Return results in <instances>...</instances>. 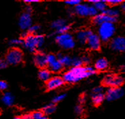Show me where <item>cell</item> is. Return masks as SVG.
<instances>
[{
	"mask_svg": "<svg viewBox=\"0 0 125 119\" xmlns=\"http://www.w3.org/2000/svg\"><path fill=\"white\" fill-rule=\"evenodd\" d=\"M83 112H84V110H83V108L82 105H80V104H78L75 106L74 108V112L75 114L78 116H81L83 114Z\"/></svg>",
	"mask_w": 125,
	"mask_h": 119,
	"instance_id": "obj_28",
	"label": "cell"
},
{
	"mask_svg": "<svg viewBox=\"0 0 125 119\" xmlns=\"http://www.w3.org/2000/svg\"><path fill=\"white\" fill-rule=\"evenodd\" d=\"M107 67H108V61L105 58L98 59L94 64L95 69L98 71H103Z\"/></svg>",
	"mask_w": 125,
	"mask_h": 119,
	"instance_id": "obj_19",
	"label": "cell"
},
{
	"mask_svg": "<svg viewBox=\"0 0 125 119\" xmlns=\"http://www.w3.org/2000/svg\"><path fill=\"white\" fill-rule=\"evenodd\" d=\"M98 14V11L93 6H90V13H89V16L91 17H95L96 14Z\"/></svg>",
	"mask_w": 125,
	"mask_h": 119,
	"instance_id": "obj_35",
	"label": "cell"
},
{
	"mask_svg": "<svg viewBox=\"0 0 125 119\" xmlns=\"http://www.w3.org/2000/svg\"><path fill=\"white\" fill-rule=\"evenodd\" d=\"M103 85L110 87H120L125 82V79L120 76L109 74L105 76L103 80Z\"/></svg>",
	"mask_w": 125,
	"mask_h": 119,
	"instance_id": "obj_6",
	"label": "cell"
},
{
	"mask_svg": "<svg viewBox=\"0 0 125 119\" xmlns=\"http://www.w3.org/2000/svg\"><path fill=\"white\" fill-rule=\"evenodd\" d=\"M106 1H107V3H108L111 6H115L118 4H120L122 2V0H107Z\"/></svg>",
	"mask_w": 125,
	"mask_h": 119,
	"instance_id": "obj_37",
	"label": "cell"
},
{
	"mask_svg": "<svg viewBox=\"0 0 125 119\" xmlns=\"http://www.w3.org/2000/svg\"><path fill=\"white\" fill-rule=\"evenodd\" d=\"M31 11H32V8H31V7L30 6H27L25 8V12H27V13L28 14H30Z\"/></svg>",
	"mask_w": 125,
	"mask_h": 119,
	"instance_id": "obj_44",
	"label": "cell"
},
{
	"mask_svg": "<svg viewBox=\"0 0 125 119\" xmlns=\"http://www.w3.org/2000/svg\"><path fill=\"white\" fill-rule=\"evenodd\" d=\"M65 3L71 6H76L78 4L81 3V1L79 0H68V1H65Z\"/></svg>",
	"mask_w": 125,
	"mask_h": 119,
	"instance_id": "obj_34",
	"label": "cell"
},
{
	"mask_svg": "<svg viewBox=\"0 0 125 119\" xmlns=\"http://www.w3.org/2000/svg\"><path fill=\"white\" fill-rule=\"evenodd\" d=\"M44 42V37L42 35L27 34L24 37L23 45L26 49L30 52H34L38 48L41 47Z\"/></svg>",
	"mask_w": 125,
	"mask_h": 119,
	"instance_id": "obj_2",
	"label": "cell"
},
{
	"mask_svg": "<svg viewBox=\"0 0 125 119\" xmlns=\"http://www.w3.org/2000/svg\"><path fill=\"white\" fill-rule=\"evenodd\" d=\"M1 102L7 106H11L13 105L14 102V97L10 92H6L3 94L1 98Z\"/></svg>",
	"mask_w": 125,
	"mask_h": 119,
	"instance_id": "obj_17",
	"label": "cell"
},
{
	"mask_svg": "<svg viewBox=\"0 0 125 119\" xmlns=\"http://www.w3.org/2000/svg\"><path fill=\"white\" fill-rule=\"evenodd\" d=\"M49 119L47 118V116H42V118H41V119Z\"/></svg>",
	"mask_w": 125,
	"mask_h": 119,
	"instance_id": "obj_48",
	"label": "cell"
},
{
	"mask_svg": "<svg viewBox=\"0 0 125 119\" xmlns=\"http://www.w3.org/2000/svg\"><path fill=\"white\" fill-rule=\"evenodd\" d=\"M124 94H125V91L122 88L110 87L106 91L105 94V99L109 102H112L121 98Z\"/></svg>",
	"mask_w": 125,
	"mask_h": 119,
	"instance_id": "obj_7",
	"label": "cell"
},
{
	"mask_svg": "<svg viewBox=\"0 0 125 119\" xmlns=\"http://www.w3.org/2000/svg\"><path fill=\"white\" fill-rule=\"evenodd\" d=\"M65 25H66V20L64 19H58V20H54L52 23H51V27L55 29L56 30H58L59 29H60L61 27L64 26Z\"/></svg>",
	"mask_w": 125,
	"mask_h": 119,
	"instance_id": "obj_25",
	"label": "cell"
},
{
	"mask_svg": "<svg viewBox=\"0 0 125 119\" xmlns=\"http://www.w3.org/2000/svg\"><path fill=\"white\" fill-rule=\"evenodd\" d=\"M56 57L63 66L68 67L72 65V58L71 57L68 55H63L61 53H59Z\"/></svg>",
	"mask_w": 125,
	"mask_h": 119,
	"instance_id": "obj_20",
	"label": "cell"
},
{
	"mask_svg": "<svg viewBox=\"0 0 125 119\" xmlns=\"http://www.w3.org/2000/svg\"><path fill=\"white\" fill-rule=\"evenodd\" d=\"M8 85L6 82L2 80H0V91H4L8 88Z\"/></svg>",
	"mask_w": 125,
	"mask_h": 119,
	"instance_id": "obj_38",
	"label": "cell"
},
{
	"mask_svg": "<svg viewBox=\"0 0 125 119\" xmlns=\"http://www.w3.org/2000/svg\"><path fill=\"white\" fill-rule=\"evenodd\" d=\"M104 13L105 14H107V16L112 18H117V17L119 15V11L118 10H117L116 8H109V9H106V10L102 12Z\"/></svg>",
	"mask_w": 125,
	"mask_h": 119,
	"instance_id": "obj_24",
	"label": "cell"
},
{
	"mask_svg": "<svg viewBox=\"0 0 125 119\" xmlns=\"http://www.w3.org/2000/svg\"><path fill=\"white\" fill-rule=\"evenodd\" d=\"M48 67L49 69L52 71H54V72H57L61 70L62 68H63V65H62V63L60 62V61L57 59L53 62H52L51 63L48 64Z\"/></svg>",
	"mask_w": 125,
	"mask_h": 119,
	"instance_id": "obj_22",
	"label": "cell"
},
{
	"mask_svg": "<svg viewBox=\"0 0 125 119\" xmlns=\"http://www.w3.org/2000/svg\"><path fill=\"white\" fill-rule=\"evenodd\" d=\"M55 110H56V106L55 105V103H51L47 105H44L42 112H43L44 114H51L55 111Z\"/></svg>",
	"mask_w": 125,
	"mask_h": 119,
	"instance_id": "obj_23",
	"label": "cell"
},
{
	"mask_svg": "<svg viewBox=\"0 0 125 119\" xmlns=\"http://www.w3.org/2000/svg\"><path fill=\"white\" fill-rule=\"evenodd\" d=\"M116 21V18H112L107 16V14L104 13L97 14L95 17L93 18V22L96 25H101L102 24L105 23H114Z\"/></svg>",
	"mask_w": 125,
	"mask_h": 119,
	"instance_id": "obj_12",
	"label": "cell"
},
{
	"mask_svg": "<svg viewBox=\"0 0 125 119\" xmlns=\"http://www.w3.org/2000/svg\"><path fill=\"white\" fill-rule=\"evenodd\" d=\"M115 33V26L112 23H105L99 26L98 31V37L101 40L107 42Z\"/></svg>",
	"mask_w": 125,
	"mask_h": 119,
	"instance_id": "obj_3",
	"label": "cell"
},
{
	"mask_svg": "<svg viewBox=\"0 0 125 119\" xmlns=\"http://www.w3.org/2000/svg\"><path fill=\"white\" fill-rule=\"evenodd\" d=\"M24 2L27 3H37V2H39V1H38V0H25V1H24Z\"/></svg>",
	"mask_w": 125,
	"mask_h": 119,
	"instance_id": "obj_43",
	"label": "cell"
},
{
	"mask_svg": "<svg viewBox=\"0 0 125 119\" xmlns=\"http://www.w3.org/2000/svg\"><path fill=\"white\" fill-rule=\"evenodd\" d=\"M22 119H31V114H24L22 116Z\"/></svg>",
	"mask_w": 125,
	"mask_h": 119,
	"instance_id": "obj_42",
	"label": "cell"
},
{
	"mask_svg": "<svg viewBox=\"0 0 125 119\" xmlns=\"http://www.w3.org/2000/svg\"><path fill=\"white\" fill-rule=\"evenodd\" d=\"M38 77L42 81H47L49 78H51V72L49 69L42 68L38 72Z\"/></svg>",
	"mask_w": 125,
	"mask_h": 119,
	"instance_id": "obj_21",
	"label": "cell"
},
{
	"mask_svg": "<svg viewBox=\"0 0 125 119\" xmlns=\"http://www.w3.org/2000/svg\"><path fill=\"white\" fill-rule=\"evenodd\" d=\"M74 11L79 16L87 17L89 16V13H90V6L85 3H79L75 6Z\"/></svg>",
	"mask_w": 125,
	"mask_h": 119,
	"instance_id": "obj_14",
	"label": "cell"
},
{
	"mask_svg": "<svg viewBox=\"0 0 125 119\" xmlns=\"http://www.w3.org/2000/svg\"><path fill=\"white\" fill-rule=\"evenodd\" d=\"M83 62L81 61V58L74 57L72 58V65L73 68H78L82 66Z\"/></svg>",
	"mask_w": 125,
	"mask_h": 119,
	"instance_id": "obj_27",
	"label": "cell"
},
{
	"mask_svg": "<svg viewBox=\"0 0 125 119\" xmlns=\"http://www.w3.org/2000/svg\"><path fill=\"white\" fill-rule=\"evenodd\" d=\"M120 8H121V10H122V11L125 12V1H122V3H120Z\"/></svg>",
	"mask_w": 125,
	"mask_h": 119,
	"instance_id": "obj_45",
	"label": "cell"
},
{
	"mask_svg": "<svg viewBox=\"0 0 125 119\" xmlns=\"http://www.w3.org/2000/svg\"><path fill=\"white\" fill-rule=\"evenodd\" d=\"M69 29H70V26L68 25H65L64 26L61 27L60 29L56 30V33H57L58 35H59V34H65V33H67V31L69 30Z\"/></svg>",
	"mask_w": 125,
	"mask_h": 119,
	"instance_id": "obj_31",
	"label": "cell"
},
{
	"mask_svg": "<svg viewBox=\"0 0 125 119\" xmlns=\"http://www.w3.org/2000/svg\"><path fill=\"white\" fill-rule=\"evenodd\" d=\"M31 17L30 14L27 12H23L21 14L19 19V25L21 29L25 30L28 29L31 26Z\"/></svg>",
	"mask_w": 125,
	"mask_h": 119,
	"instance_id": "obj_10",
	"label": "cell"
},
{
	"mask_svg": "<svg viewBox=\"0 0 125 119\" xmlns=\"http://www.w3.org/2000/svg\"><path fill=\"white\" fill-rule=\"evenodd\" d=\"M23 53L21 50L17 48H12L7 52L5 57V61L7 64L17 65L23 60Z\"/></svg>",
	"mask_w": 125,
	"mask_h": 119,
	"instance_id": "obj_4",
	"label": "cell"
},
{
	"mask_svg": "<svg viewBox=\"0 0 125 119\" xmlns=\"http://www.w3.org/2000/svg\"><path fill=\"white\" fill-rule=\"evenodd\" d=\"M8 44H10V46H12L21 45V44H23V40L19 39V38H13V39H11L9 40Z\"/></svg>",
	"mask_w": 125,
	"mask_h": 119,
	"instance_id": "obj_26",
	"label": "cell"
},
{
	"mask_svg": "<svg viewBox=\"0 0 125 119\" xmlns=\"http://www.w3.org/2000/svg\"><path fill=\"white\" fill-rule=\"evenodd\" d=\"M121 69H122V71H125V63L122 65V67H121Z\"/></svg>",
	"mask_w": 125,
	"mask_h": 119,
	"instance_id": "obj_46",
	"label": "cell"
},
{
	"mask_svg": "<svg viewBox=\"0 0 125 119\" xmlns=\"http://www.w3.org/2000/svg\"><path fill=\"white\" fill-rule=\"evenodd\" d=\"M89 2L93 4V6L94 7L98 12H103L107 9V1L105 0H90Z\"/></svg>",
	"mask_w": 125,
	"mask_h": 119,
	"instance_id": "obj_16",
	"label": "cell"
},
{
	"mask_svg": "<svg viewBox=\"0 0 125 119\" xmlns=\"http://www.w3.org/2000/svg\"><path fill=\"white\" fill-rule=\"evenodd\" d=\"M31 116L32 119H40L44 116V114L42 111H36V112H32L31 114Z\"/></svg>",
	"mask_w": 125,
	"mask_h": 119,
	"instance_id": "obj_29",
	"label": "cell"
},
{
	"mask_svg": "<svg viewBox=\"0 0 125 119\" xmlns=\"http://www.w3.org/2000/svg\"><path fill=\"white\" fill-rule=\"evenodd\" d=\"M86 101V96L85 95H81L79 99H78V102H79V103L80 104V105H82V104H83Z\"/></svg>",
	"mask_w": 125,
	"mask_h": 119,
	"instance_id": "obj_39",
	"label": "cell"
},
{
	"mask_svg": "<svg viewBox=\"0 0 125 119\" xmlns=\"http://www.w3.org/2000/svg\"><path fill=\"white\" fill-rule=\"evenodd\" d=\"M13 119H22V116L21 117V116H16V117H14Z\"/></svg>",
	"mask_w": 125,
	"mask_h": 119,
	"instance_id": "obj_47",
	"label": "cell"
},
{
	"mask_svg": "<svg viewBox=\"0 0 125 119\" xmlns=\"http://www.w3.org/2000/svg\"><path fill=\"white\" fill-rule=\"evenodd\" d=\"M64 83L63 78L60 76H53L51 77L47 81L46 87L48 90H54L60 87Z\"/></svg>",
	"mask_w": 125,
	"mask_h": 119,
	"instance_id": "obj_11",
	"label": "cell"
},
{
	"mask_svg": "<svg viewBox=\"0 0 125 119\" xmlns=\"http://www.w3.org/2000/svg\"><path fill=\"white\" fill-rule=\"evenodd\" d=\"M81 61L83 62V64L84 63V64H88L90 63V58L87 57V56H84V57H83L81 58Z\"/></svg>",
	"mask_w": 125,
	"mask_h": 119,
	"instance_id": "obj_40",
	"label": "cell"
},
{
	"mask_svg": "<svg viewBox=\"0 0 125 119\" xmlns=\"http://www.w3.org/2000/svg\"><path fill=\"white\" fill-rule=\"evenodd\" d=\"M55 40L58 45L64 49H71L75 46L74 38L68 33L59 34L55 37Z\"/></svg>",
	"mask_w": 125,
	"mask_h": 119,
	"instance_id": "obj_5",
	"label": "cell"
},
{
	"mask_svg": "<svg viewBox=\"0 0 125 119\" xmlns=\"http://www.w3.org/2000/svg\"><path fill=\"white\" fill-rule=\"evenodd\" d=\"M105 95L104 93H92V101L95 105H99L105 100Z\"/></svg>",
	"mask_w": 125,
	"mask_h": 119,
	"instance_id": "obj_18",
	"label": "cell"
},
{
	"mask_svg": "<svg viewBox=\"0 0 125 119\" xmlns=\"http://www.w3.org/2000/svg\"><path fill=\"white\" fill-rule=\"evenodd\" d=\"M58 58L57 57L53 54H49L47 55V65L51 63L52 62H53L55 60H57Z\"/></svg>",
	"mask_w": 125,
	"mask_h": 119,
	"instance_id": "obj_32",
	"label": "cell"
},
{
	"mask_svg": "<svg viewBox=\"0 0 125 119\" xmlns=\"http://www.w3.org/2000/svg\"><path fill=\"white\" fill-rule=\"evenodd\" d=\"M41 27L40 25H31L29 29H28V31L30 34H34V33H36L37 31L40 30Z\"/></svg>",
	"mask_w": 125,
	"mask_h": 119,
	"instance_id": "obj_30",
	"label": "cell"
},
{
	"mask_svg": "<svg viewBox=\"0 0 125 119\" xmlns=\"http://www.w3.org/2000/svg\"><path fill=\"white\" fill-rule=\"evenodd\" d=\"M110 46L114 51L125 52V37L118 36L113 38Z\"/></svg>",
	"mask_w": 125,
	"mask_h": 119,
	"instance_id": "obj_9",
	"label": "cell"
},
{
	"mask_svg": "<svg viewBox=\"0 0 125 119\" xmlns=\"http://www.w3.org/2000/svg\"><path fill=\"white\" fill-rule=\"evenodd\" d=\"M34 64L38 68H44L46 65H47V55L42 52H37L35 53L33 58Z\"/></svg>",
	"mask_w": 125,
	"mask_h": 119,
	"instance_id": "obj_13",
	"label": "cell"
},
{
	"mask_svg": "<svg viewBox=\"0 0 125 119\" xmlns=\"http://www.w3.org/2000/svg\"><path fill=\"white\" fill-rule=\"evenodd\" d=\"M92 34V31L91 30L81 29V30L79 31L77 33V35H76L77 40L81 44H85L89 35Z\"/></svg>",
	"mask_w": 125,
	"mask_h": 119,
	"instance_id": "obj_15",
	"label": "cell"
},
{
	"mask_svg": "<svg viewBox=\"0 0 125 119\" xmlns=\"http://www.w3.org/2000/svg\"><path fill=\"white\" fill-rule=\"evenodd\" d=\"M65 97H66V94H60V95H58L57 96H55L54 98L53 99V103L61 102L62 100H63L65 98Z\"/></svg>",
	"mask_w": 125,
	"mask_h": 119,
	"instance_id": "obj_33",
	"label": "cell"
},
{
	"mask_svg": "<svg viewBox=\"0 0 125 119\" xmlns=\"http://www.w3.org/2000/svg\"><path fill=\"white\" fill-rule=\"evenodd\" d=\"M96 73L94 68L92 67H78L71 68L63 76L64 82L68 83H74L81 80L82 79L91 76Z\"/></svg>",
	"mask_w": 125,
	"mask_h": 119,
	"instance_id": "obj_1",
	"label": "cell"
},
{
	"mask_svg": "<svg viewBox=\"0 0 125 119\" xmlns=\"http://www.w3.org/2000/svg\"><path fill=\"white\" fill-rule=\"evenodd\" d=\"M86 44L88 48L92 51H98L101 46V40L98 35L92 33L88 37Z\"/></svg>",
	"mask_w": 125,
	"mask_h": 119,
	"instance_id": "obj_8",
	"label": "cell"
},
{
	"mask_svg": "<svg viewBox=\"0 0 125 119\" xmlns=\"http://www.w3.org/2000/svg\"><path fill=\"white\" fill-rule=\"evenodd\" d=\"M6 66V62L5 61H3V60H2V59H0V70L3 69V68H5Z\"/></svg>",
	"mask_w": 125,
	"mask_h": 119,
	"instance_id": "obj_41",
	"label": "cell"
},
{
	"mask_svg": "<svg viewBox=\"0 0 125 119\" xmlns=\"http://www.w3.org/2000/svg\"><path fill=\"white\" fill-rule=\"evenodd\" d=\"M104 93V88L102 86H98L93 88L92 93Z\"/></svg>",
	"mask_w": 125,
	"mask_h": 119,
	"instance_id": "obj_36",
	"label": "cell"
}]
</instances>
